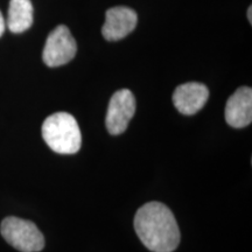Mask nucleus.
Instances as JSON below:
<instances>
[{
    "label": "nucleus",
    "instance_id": "1",
    "mask_svg": "<svg viewBox=\"0 0 252 252\" xmlns=\"http://www.w3.org/2000/svg\"><path fill=\"white\" fill-rule=\"evenodd\" d=\"M134 230L145 247L152 252H173L180 244V230L168 207L149 202L138 209Z\"/></svg>",
    "mask_w": 252,
    "mask_h": 252
},
{
    "label": "nucleus",
    "instance_id": "2",
    "mask_svg": "<svg viewBox=\"0 0 252 252\" xmlns=\"http://www.w3.org/2000/svg\"><path fill=\"white\" fill-rule=\"evenodd\" d=\"M42 138L54 152L75 154L82 146L80 126L74 116L67 112H56L46 118L42 124Z\"/></svg>",
    "mask_w": 252,
    "mask_h": 252
},
{
    "label": "nucleus",
    "instance_id": "3",
    "mask_svg": "<svg viewBox=\"0 0 252 252\" xmlns=\"http://www.w3.org/2000/svg\"><path fill=\"white\" fill-rule=\"evenodd\" d=\"M1 236L21 252H39L45 248V237L33 222L19 217H6L0 225Z\"/></svg>",
    "mask_w": 252,
    "mask_h": 252
},
{
    "label": "nucleus",
    "instance_id": "4",
    "mask_svg": "<svg viewBox=\"0 0 252 252\" xmlns=\"http://www.w3.org/2000/svg\"><path fill=\"white\" fill-rule=\"evenodd\" d=\"M77 52L76 41L67 26L61 25L55 28L47 37L42 59L50 68L60 67L70 62Z\"/></svg>",
    "mask_w": 252,
    "mask_h": 252
},
{
    "label": "nucleus",
    "instance_id": "5",
    "mask_svg": "<svg viewBox=\"0 0 252 252\" xmlns=\"http://www.w3.org/2000/svg\"><path fill=\"white\" fill-rule=\"evenodd\" d=\"M135 113V98L127 89H122L113 94L106 113V128L113 135L126 131L128 123Z\"/></svg>",
    "mask_w": 252,
    "mask_h": 252
},
{
    "label": "nucleus",
    "instance_id": "6",
    "mask_svg": "<svg viewBox=\"0 0 252 252\" xmlns=\"http://www.w3.org/2000/svg\"><path fill=\"white\" fill-rule=\"evenodd\" d=\"M138 15L133 9L118 6L106 11L102 34L108 41H118L127 36L137 26Z\"/></svg>",
    "mask_w": 252,
    "mask_h": 252
},
{
    "label": "nucleus",
    "instance_id": "7",
    "mask_svg": "<svg viewBox=\"0 0 252 252\" xmlns=\"http://www.w3.org/2000/svg\"><path fill=\"white\" fill-rule=\"evenodd\" d=\"M209 98V90L202 83L189 82L176 88L173 94V103L179 112L191 116L200 111Z\"/></svg>",
    "mask_w": 252,
    "mask_h": 252
},
{
    "label": "nucleus",
    "instance_id": "8",
    "mask_svg": "<svg viewBox=\"0 0 252 252\" xmlns=\"http://www.w3.org/2000/svg\"><path fill=\"white\" fill-rule=\"evenodd\" d=\"M225 121L230 126L242 128L250 125L252 121V90L242 87L232 94L226 102Z\"/></svg>",
    "mask_w": 252,
    "mask_h": 252
},
{
    "label": "nucleus",
    "instance_id": "9",
    "mask_svg": "<svg viewBox=\"0 0 252 252\" xmlns=\"http://www.w3.org/2000/svg\"><path fill=\"white\" fill-rule=\"evenodd\" d=\"M6 25L15 34L27 31L33 25V5L31 0H11Z\"/></svg>",
    "mask_w": 252,
    "mask_h": 252
},
{
    "label": "nucleus",
    "instance_id": "10",
    "mask_svg": "<svg viewBox=\"0 0 252 252\" xmlns=\"http://www.w3.org/2000/svg\"><path fill=\"white\" fill-rule=\"evenodd\" d=\"M5 28H6V21H5L4 17H2L1 12H0V36H1L2 34H4Z\"/></svg>",
    "mask_w": 252,
    "mask_h": 252
},
{
    "label": "nucleus",
    "instance_id": "11",
    "mask_svg": "<svg viewBox=\"0 0 252 252\" xmlns=\"http://www.w3.org/2000/svg\"><path fill=\"white\" fill-rule=\"evenodd\" d=\"M248 12H249V21H250V24H251L252 23V20H251V7H249Z\"/></svg>",
    "mask_w": 252,
    "mask_h": 252
}]
</instances>
